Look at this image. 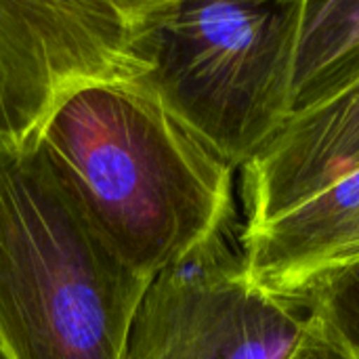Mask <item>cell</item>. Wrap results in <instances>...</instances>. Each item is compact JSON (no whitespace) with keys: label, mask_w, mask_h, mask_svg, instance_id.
Listing matches in <instances>:
<instances>
[{"label":"cell","mask_w":359,"mask_h":359,"mask_svg":"<svg viewBox=\"0 0 359 359\" xmlns=\"http://www.w3.org/2000/svg\"><path fill=\"white\" fill-rule=\"evenodd\" d=\"M34 145L122 261L145 278L156 280L233 229L236 170L143 78L80 90Z\"/></svg>","instance_id":"cell-1"},{"label":"cell","mask_w":359,"mask_h":359,"mask_svg":"<svg viewBox=\"0 0 359 359\" xmlns=\"http://www.w3.org/2000/svg\"><path fill=\"white\" fill-rule=\"evenodd\" d=\"M151 282L40 147L0 149V358L122 359Z\"/></svg>","instance_id":"cell-2"},{"label":"cell","mask_w":359,"mask_h":359,"mask_svg":"<svg viewBox=\"0 0 359 359\" xmlns=\"http://www.w3.org/2000/svg\"><path fill=\"white\" fill-rule=\"evenodd\" d=\"M303 0H170L143 82L233 170L290 120Z\"/></svg>","instance_id":"cell-3"},{"label":"cell","mask_w":359,"mask_h":359,"mask_svg":"<svg viewBox=\"0 0 359 359\" xmlns=\"http://www.w3.org/2000/svg\"><path fill=\"white\" fill-rule=\"evenodd\" d=\"M170 0H0V149L80 90L147 76Z\"/></svg>","instance_id":"cell-4"},{"label":"cell","mask_w":359,"mask_h":359,"mask_svg":"<svg viewBox=\"0 0 359 359\" xmlns=\"http://www.w3.org/2000/svg\"><path fill=\"white\" fill-rule=\"evenodd\" d=\"M311 318L248 278L231 229L151 282L122 359H288Z\"/></svg>","instance_id":"cell-5"},{"label":"cell","mask_w":359,"mask_h":359,"mask_svg":"<svg viewBox=\"0 0 359 359\" xmlns=\"http://www.w3.org/2000/svg\"><path fill=\"white\" fill-rule=\"evenodd\" d=\"M359 170V86L328 105L290 118L242 168L244 227L288 212Z\"/></svg>","instance_id":"cell-6"},{"label":"cell","mask_w":359,"mask_h":359,"mask_svg":"<svg viewBox=\"0 0 359 359\" xmlns=\"http://www.w3.org/2000/svg\"><path fill=\"white\" fill-rule=\"evenodd\" d=\"M238 244L257 286L303 299L326 271L359 257V170L265 225L240 229Z\"/></svg>","instance_id":"cell-7"},{"label":"cell","mask_w":359,"mask_h":359,"mask_svg":"<svg viewBox=\"0 0 359 359\" xmlns=\"http://www.w3.org/2000/svg\"><path fill=\"white\" fill-rule=\"evenodd\" d=\"M359 86V2L303 0L292 61L290 118Z\"/></svg>","instance_id":"cell-8"},{"label":"cell","mask_w":359,"mask_h":359,"mask_svg":"<svg viewBox=\"0 0 359 359\" xmlns=\"http://www.w3.org/2000/svg\"><path fill=\"white\" fill-rule=\"evenodd\" d=\"M303 299L351 359H359V259L326 271Z\"/></svg>","instance_id":"cell-9"},{"label":"cell","mask_w":359,"mask_h":359,"mask_svg":"<svg viewBox=\"0 0 359 359\" xmlns=\"http://www.w3.org/2000/svg\"><path fill=\"white\" fill-rule=\"evenodd\" d=\"M288 359H351V355L324 326V322L313 313L309 328L305 330L303 339L292 349Z\"/></svg>","instance_id":"cell-10"},{"label":"cell","mask_w":359,"mask_h":359,"mask_svg":"<svg viewBox=\"0 0 359 359\" xmlns=\"http://www.w3.org/2000/svg\"><path fill=\"white\" fill-rule=\"evenodd\" d=\"M358 259H359V257H358Z\"/></svg>","instance_id":"cell-11"}]
</instances>
